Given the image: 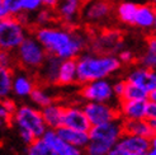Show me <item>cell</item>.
Listing matches in <instances>:
<instances>
[{
	"mask_svg": "<svg viewBox=\"0 0 156 155\" xmlns=\"http://www.w3.org/2000/svg\"><path fill=\"white\" fill-rule=\"evenodd\" d=\"M12 125L15 126L17 130L29 131L34 135V137H41L47 130L41 114V110L33 104L27 103L17 106V110L14 111L12 117Z\"/></svg>",
	"mask_w": 156,
	"mask_h": 155,
	"instance_id": "5",
	"label": "cell"
},
{
	"mask_svg": "<svg viewBox=\"0 0 156 155\" xmlns=\"http://www.w3.org/2000/svg\"><path fill=\"white\" fill-rule=\"evenodd\" d=\"M84 0H57L53 12L56 20L66 26H77L80 22Z\"/></svg>",
	"mask_w": 156,
	"mask_h": 155,
	"instance_id": "12",
	"label": "cell"
},
{
	"mask_svg": "<svg viewBox=\"0 0 156 155\" xmlns=\"http://www.w3.org/2000/svg\"><path fill=\"white\" fill-rule=\"evenodd\" d=\"M113 14L114 6L109 0H84L80 20L89 27H104Z\"/></svg>",
	"mask_w": 156,
	"mask_h": 155,
	"instance_id": "7",
	"label": "cell"
},
{
	"mask_svg": "<svg viewBox=\"0 0 156 155\" xmlns=\"http://www.w3.org/2000/svg\"><path fill=\"white\" fill-rule=\"evenodd\" d=\"M151 126H152V130H154V134H156V121L151 122Z\"/></svg>",
	"mask_w": 156,
	"mask_h": 155,
	"instance_id": "43",
	"label": "cell"
},
{
	"mask_svg": "<svg viewBox=\"0 0 156 155\" xmlns=\"http://www.w3.org/2000/svg\"><path fill=\"white\" fill-rule=\"evenodd\" d=\"M27 155H55V153L42 137H37L27 145Z\"/></svg>",
	"mask_w": 156,
	"mask_h": 155,
	"instance_id": "29",
	"label": "cell"
},
{
	"mask_svg": "<svg viewBox=\"0 0 156 155\" xmlns=\"http://www.w3.org/2000/svg\"><path fill=\"white\" fill-rule=\"evenodd\" d=\"M123 132L136 136H142L150 139L154 135V130L151 126V122L146 118L141 120H129V121H122Z\"/></svg>",
	"mask_w": 156,
	"mask_h": 155,
	"instance_id": "23",
	"label": "cell"
},
{
	"mask_svg": "<svg viewBox=\"0 0 156 155\" xmlns=\"http://www.w3.org/2000/svg\"><path fill=\"white\" fill-rule=\"evenodd\" d=\"M48 53L46 52L43 46L40 43V41L34 37L32 32L23 40V42L14 51L17 67L24 69V70L34 74L41 67Z\"/></svg>",
	"mask_w": 156,
	"mask_h": 155,
	"instance_id": "4",
	"label": "cell"
},
{
	"mask_svg": "<svg viewBox=\"0 0 156 155\" xmlns=\"http://www.w3.org/2000/svg\"><path fill=\"white\" fill-rule=\"evenodd\" d=\"M122 64L114 53L84 51L76 57L77 85L98 79H111L121 71Z\"/></svg>",
	"mask_w": 156,
	"mask_h": 155,
	"instance_id": "2",
	"label": "cell"
},
{
	"mask_svg": "<svg viewBox=\"0 0 156 155\" xmlns=\"http://www.w3.org/2000/svg\"><path fill=\"white\" fill-rule=\"evenodd\" d=\"M146 155H156V134H154L150 137V146Z\"/></svg>",
	"mask_w": 156,
	"mask_h": 155,
	"instance_id": "39",
	"label": "cell"
},
{
	"mask_svg": "<svg viewBox=\"0 0 156 155\" xmlns=\"http://www.w3.org/2000/svg\"><path fill=\"white\" fill-rule=\"evenodd\" d=\"M89 49L100 53H114L117 55L123 49V34L117 28H100L90 33Z\"/></svg>",
	"mask_w": 156,
	"mask_h": 155,
	"instance_id": "9",
	"label": "cell"
},
{
	"mask_svg": "<svg viewBox=\"0 0 156 155\" xmlns=\"http://www.w3.org/2000/svg\"><path fill=\"white\" fill-rule=\"evenodd\" d=\"M8 17V13L5 10V8H4V4H3V0H0V19H3Z\"/></svg>",
	"mask_w": 156,
	"mask_h": 155,
	"instance_id": "41",
	"label": "cell"
},
{
	"mask_svg": "<svg viewBox=\"0 0 156 155\" xmlns=\"http://www.w3.org/2000/svg\"><path fill=\"white\" fill-rule=\"evenodd\" d=\"M4 8L8 13V15L12 17H19L23 14V6L22 0H3Z\"/></svg>",
	"mask_w": 156,
	"mask_h": 155,
	"instance_id": "31",
	"label": "cell"
},
{
	"mask_svg": "<svg viewBox=\"0 0 156 155\" xmlns=\"http://www.w3.org/2000/svg\"><path fill=\"white\" fill-rule=\"evenodd\" d=\"M74 84H77L76 59L61 60L56 85H60V87H71Z\"/></svg>",
	"mask_w": 156,
	"mask_h": 155,
	"instance_id": "20",
	"label": "cell"
},
{
	"mask_svg": "<svg viewBox=\"0 0 156 155\" xmlns=\"http://www.w3.org/2000/svg\"><path fill=\"white\" fill-rule=\"evenodd\" d=\"M55 22H57L56 15H55V12L51 8L42 6L36 13L30 14V29L50 26Z\"/></svg>",
	"mask_w": 156,
	"mask_h": 155,
	"instance_id": "27",
	"label": "cell"
},
{
	"mask_svg": "<svg viewBox=\"0 0 156 155\" xmlns=\"http://www.w3.org/2000/svg\"><path fill=\"white\" fill-rule=\"evenodd\" d=\"M149 3H151L152 5H155V6H156V0H149Z\"/></svg>",
	"mask_w": 156,
	"mask_h": 155,
	"instance_id": "44",
	"label": "cell"
},
{
	"mask_svg": "<svg viewBox=\"0 0 156 155\" xmlns=\"http://www.w3.org/2000/svg\"><path fill=\"white\" fill-rule=\"evenodd\" d=\"M60 63H61V59L52 56V55H47V57L43 61L41 67L36 71L38 83L43 85H48V87L56 85Z\"/></svg>",
	"mask_w": 156,
	"mask_h": 155,
	"instance_id": "17",
	"label": "cell"
},
{
	"mask_svg": "<svg viewBox=\"0 0 156 155\" xmlns=\"http://www.w3.org/2000/svg\"><path fill=\"white\" fill-rule=\"evenodd\" d=\"M56 131L60 135V137L64 139L66 142L71 144L74 146H77V148H80L83 150L89 142V132L88 131H80V130L70 128V127H65V126H61V127L56 128Z\"/></svg>",
	"mask_w": 156,
	"mask_h": 155,
	"instance_id": "22",
	"label": "cell"
},
{
	"mask_svg": "<svg viewBox=\"0 0 156 155\" xmlns=\"http://www.w3.org/2000/svg\"><path fill=\"white\" fill-rule=\"evenodd\" d=\"M136 9H137V4L135 2H132V0H122L114 6V15L121 24L133 27Z\"/></svg>",
	"mask_w": 156,
	"mask_h": 155,
	"instance_id": "24",
	"label": "cell"
},
{
	"mask_svg": "<svg viewBox=\"0 0 156 155\" xmlns=\"http://www.w3.org/2000/svg\"><path fill=\"white\" fill-rule=\"evenodd\" d=\"M107 155H135L133 153H131V151H128L127 149H124L123 146H121L118 142H117L113 148L108 151V154Z\"/></svg>",
	"mask_w": 156,
	"mask_h": 155,
	"instance_id": "38",
	"label": "cell"
},
{
	"mask_svg": "<svg viewBox=\"0 0 156 155\" xmlns=\"http://www.w3.org/2000/svg\"><path fill=\"white\" fill-rule=\"evenodd\" d=\"M41 137L48 144V146L52 149L55 155H84L83 149L66 142L64 139L60 137L56 130L47 128Z\"/></svg>",
	"mask_w": 156,
	"mask_h": 155,
	"instance_id": "15",
	"label": "cell"
},
{
	"mask_svg": "<svg viewBox=\"0 0 156 155\" xmlns=\"http://www.w3.org/2000/svg\"><path fill=\"white\" fill-rule=\"evenodd\" d=\"M118 144L123 146L124 149H127L128 151L133 153L135 155H144L149 150L150 139L136 136V135H129V134H123L122 137L119 139Z\"/></svg>",
	"mask_w": 156,
	"mask_h": 155,
	"instance_id": "21",
	"label": "cell"
},
{
	"mask_svg": "<svg viewBox=\"0 0 156 155\" xmlns=\"http://www.w3.org/2000/svg\"><path fill=\"white\" fill-rule=\"evenodd\" d=\"M124 79L127 83L135 84L137 87L142 88L149 94L154 89H156V70L145 67L140 64L132 65L129 70L126 73Z\"/></svg>",
	"mask_w": 156,
	"mask_h": 155,
	"instance_id": "13",
	"label": "cell"
},
{
	"mask_svg": "<svg viewBox=\"0 0 156 155\" xmlns=\"http://www.w3.org/2000/svg\"><path fill=\"white\" fill-rule=\"evenodd\" d=\"M137 64L156 70V33H152L146 38L145 50L137 57Z\"/></svg>",
	"mask_w": 156,
	"mask_h": 155,
	"instance_id": "25",
	"label": "cell"
},
{
	"mask_svg": "<svg viewBox=\"0 0 156 155\" xmlns=\"http://www.w3.org/2000/svg\"><path fill=\"white\" fill-rule=\"evenodd\" d=\"M146 120H149L150 122L156 121V102L150 99H147L146 104Z\"/></svg>",
	"mask_w": 156,
	"mask_h": 155,
	"instance_id": "37",
	"label": "cell"
},
{
	"mask_svg": "<svg viewBox=\"0 0 156 155\" xmlns=\"http://www.w3.org/2000/svg\"><path fill=\"white\" fill-rule=\"evenodd\" d=\"M38 80L34 73L20 67L14 69L13 74V84H12V94L17 99H27L30 93L37 87Z\"/></svg>",
	"mask_w": 156,
	"mask_h": 155,
	"instance_id": "11",
	"label": "cell"
},
{
	"mask_svg": "<svg viewBox=\"0 0 156 155\" xmlns=\"http://www.w3.org/2000/svg\"><path fill=\"white\" fill-rule=\"evenodd\" d=\"M14 69L0 65V99L12 96Z\"/></svg>",
	"mask_w": 156,
	"mask_h": 155,
	"instance_id": "28",
	"label": "cell"
},
{
	"mask_svg": "<svg viewBox=\"0 0 156 155\" xmlns=\"http://www.w3.org/2000/svg\"><path fill=\"white\" fill-rule=\"evenodd\" d=\"M109 2H112V3H113V2H115V0H109Z\"/></svg>",
	"mask_w": 156,
	"mask_h": 155,
	"instance_id": "46",
	"label": "cell"
},
{
	"mask_svg": "<svg viewBox=\"0 0 156 155\" xmlns=\"http://www.w3.org/2000/svg\"><path fill=\"white\" fill-rule=\"evenodd\" d=\"M62 126L80 130V131L90 130L91 125L83 110V104H80V103L65 104L64 117H62Z\"/></svg>",
	"mask_w": 156,
	"mask_h": 155,
	"instance_id": "14",
	"label": "cell"
},
{
	"mask_svg": "<svg viewBox=\"0 0 156 155\" xmlns=\"http://www.w3.org/2000/svg\"><path fill=\"white\" fill-rule=\"evenodd\" d=\"M48 88H50L48 85H43L38 83L37 87L33 89V92L30 93V96L28 98L30 100V103L41 110V108L52 103L53 100H56V97H55V94Z\"/></svg>",
	"mask_w": 156,
	"mask_h": 155,
	"instance_id": "26",
	"label": "cell"
},
{
	"mask_svg": "<svg viewBox=\"0 0 156 155\" xmlns=\"http://www.w3.org/2000/svg\"><path fill=\"white\" fill-rule=\"evenodd\" d=\"M156 19V6L151 3L137 4L136 15L133 20V27L144 32H152Z\"/></svg>",
	"mask_w": 156,
	"mask_h": 155,
	"instance_id": "18",
	"label": "cell"
},
{
	"mask_svg": "<svg viewBox=\"0 0 156 155\" xmlns=\"http://www.w3.org/2000/svg\"><path fill=\"white\" fill-rule=\"evenodd\" d=\"M152 32L156 33V19H155V24H154V29H152Z\"/></svg>",
	"mask_w": 156,
	"mask_h": 155,
	"instance_id": "45",
	"label": "cell"
},
{
	"mask_svg": "<svg viewBox=\"0 0 156 155\" xmlns=\"http://www.w3.org/2000/svg\"><path fill=\"white\" fill-rule=\"evenodd\" d=\"M0 65L15 69L17 67V61H15L14 52L12 51H5V50H0Z\"/></svg>",
	"mask_w": 156,
	"mask_h": 155,
	"instance_id": "33",
	"label": "cell"
},
{
	"mask_svg": "<svg viewBox=\"0 0 156 155\" xmlns=\"http://www.w3.org/2000/svg\"><path fill=\"white\" fill-rule=\"evenodd\" d=\"M126 85H127V81L124 78H121V79H117L113 81V92H114V97L117 99V102L122 99L124 89H126Z\"/></svg>",
	"mask_w": 156,
	"mask_h": 155,
	"instance_id": "35",
	"label": "cell"
},
{
	"mask_svg": "<svg viewBox=\"0 0 156 155\" xmlns=\"http://www.w3.org/2000/svg\"><path fill=\"white\" fill-rule=\"evenodd\" d=\"M83 110L91 126L102 125L114 120H119L117 103L83 102Z\"/></svg>",
	"mask_w": 156,
	"mask_h": 155,
	"instance_id": "10",
	"label": "cell"
},
{
	"mask_svg": "<svg viewBox=\"0 0 156 155\" xmlns=\"http://www.w3.org/2000/svg\"><path fill=\"white\" fill-rule=\"evenodd\" d=\"M149 99L150 100H154V102H156V89H154L150 94H149Z\"/></svg>",
	"mask_w": 156,
	"mask_h": 155,
	"instance_id": "42",
	"label": "cell"
},
{
	"mask_svg": "<svg viewBox=\"0 0 156 155\" xmlns=\"http://www.w3.org/2000/svg\"><path fill=\"white\" fill-rule=\"evenodd\" d=\"M22 6H23V13L26 14H33L38 9H41L42 0H22Z\"/></svg>",
	"mask_w": 156,
	"mask_h": 155,
	"instance_id": "34",
	"label": "cell"
},
{
	"mask_svg": "<svg viewBox=\"0 0 156 155\" xmlns=\"http://www.w3.org/2000/svg\"><path fill=\"white\" fill-rule=\"evenodd\" d=\"M123 99H128V100H147L149 99V93L146 90H144L142 88L137 87L135 84L127 83L126 89H124L123 97L121 100Z\"/></svg>",
	"mask_w": 156,
	"mask_h": 155,
	"instance_id": "30",
	"label": "cell"
},
{
	"mask_svg": "<svg viewBox=\"0 0 156 155\" xmlns=\"http://www.w3.org/2000/svg\"><path fill=\"white\" fill-rule=\"evenodd\" d=\"M64 110L65 103L60 100H53L52 103L41 108V114L43 117V121L46 123L47 128L56 130L62 126V117H64Z\"/></svg>",
	"mask_w": 156,
	"mask_h": 155,
	"instance_id": "19",
	"label": "cell"
},
{
	"mask_svg": "<svg viewBox=\"0 0 156 155\" xmlns=\"http://www.w3.org/2000/svg\"><path fill=\"white\" fill-rule=\"evenodd\" d=\"M32 33L48 55L61 60L76 59L89 49L90 32L79 26H66L55 22L50 26L32 29Z\"/></svg>",
	"mask_w": 156,
	"mask_h": 155,
	"instance_id": "1",
	"label": "cell"
},
{
	"mask_svg": "<svg viewBox=\"0 0 156 155\" xmlns=\"http://www.w3.org/2000/svg\"><path fill=\"white\" fill-rule=\"evenodd\" d=\"M88 132L89 142L84 148V155H107L124 134L121 120L91 126Z\"/></svg>",
	"mask_w": 156,
	"mask_h": 155,
	"instance_id": "3",
	"label": "cell"
},
{
	"mask_svg": "<svg viewBox=\"0 0 156 155\" xmlns=\"http://www.w3.org/2000/svg\"><path fill=\"white\" fill-rule=\"evenodd\" d=\"M146 104L147 100H128L123 99L117 102L118 114L121 121L141 120L146 118Z\"/></svg>",
	"mask_w": 156,
	"mask_h": 155,
	"instance_id": "16",
	"label": "cell"
},
{
	"mask_svg": "<svg viewBox=\"0 0 156 155\" xmlns=\"http://www.w3.org/2000/svg\"><path fill=\"white\" fill-rule=\"evenodd\" d=\"M79 99L81 102L117 103L111 79H98L79 85Z\"/></svg>",
	"mask_w": 156,
	"mask_h": 155,
	"instance_id": "8",
	"label": "cell"
},
{
	"mask_svg": "<svg viewBox=\"0 0 156 155\" xmlns=\"http://www.w3.org/2000/svg\"><path fill=\"white\" fill-rule=\"evenodd\" d=\"M12 117H13V113L9 112L0 103V127L12 126Z\"/></svg>",
	"mask_w": 156,
	"mask_h": 155,
	"instance_id": "36",
	"label": "cell"
},
{
	"mask_svg": "<svg viewBox=\"0 0 156 155\" xmlns=\"http://www.w3.org/2000/svg\"><path fill=\"white\" fill-rule=\"evenodd\" d=\"M30 32V27L18 17L8 15L0 19V50L14 52Z\"/></svg>",
	"mask_w": 156,
	"mask_h": 155,
	"instance_id": "6",
	"label": "cell"
},
{
	"mask_svg": "<svg viewBox=\"0 0 156 155\" xmlns=\"http://www.w3.org/2000/svg\"><path fill=\"white\" fill-rule=\"evenodd\" d=\"M117 57L121 61V64L124 66H132V65H135V63H137L136 53L128 49H124V47L117 53Z\"/></svg>",
	"mask_w": 156,
	"mask_h": 155,
	"instance_id": "32",
	"label": "cell"
},
{
	"mask_svg": "<svg viewBox=\"0 0 156 155\" xmlns=\"http://www.w3.org/2000/svg\"><path fill=\"white\" fill-rule=\"evenodd\" d=\"M56 4H57V0H42V5L46 8H51V9H53Z\"/></svg>",
	"mask_w": 156,
	"mask_h": 155,
	"instance_id": "40",
	"label": "cell"
}]
</instances>
